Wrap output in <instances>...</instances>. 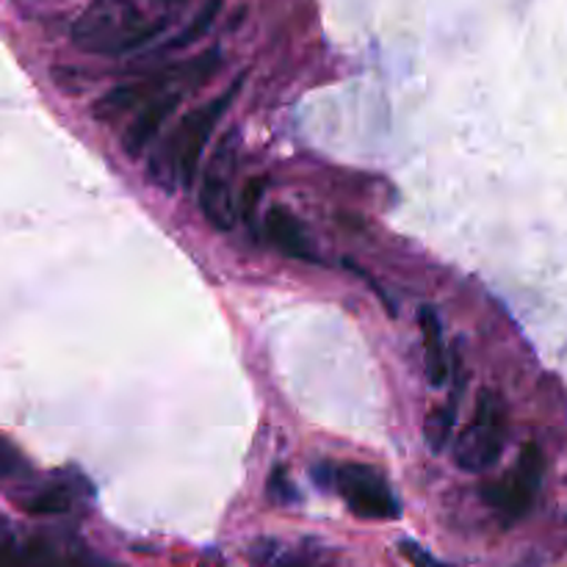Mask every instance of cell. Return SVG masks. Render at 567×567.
<instances>
[{
	"mask_svg": "<svg viewBox=\"0 0 567 567\" xmlns=\"http://www.w3.org/2000/svg\"><path fill=\"white\" fill-rule=\"evenodd\" d=\"M454 426H457V391L452 393L446 404L435 408L430 413L424 424V437H426V446H430L432 454H441L443 449L452 443L454 437Z\"/></svg>",
	"mask_w": 567,
	"mask_h": 567,
	"instance_id": "9c48e42d",
	"label": "cell"
},
{
	"mask_svg": "<svg viewBox=\"0 0 567 567\" xmlns=\"http://www.w3.org/2000/svg\"><path fill=\"white\" fill-rule=\"evenodd\" d=\"M332 485L343 496L347 507L358 518L365 520H393L402 515L399 498L388 487V482L369 465L349 463L332 474Z\"/></svg>",
	"mask_w": 567,
	"mask_h": 567,
	"instance_id": "8992f818",
	"label": "cell"
},
{
	"mask_svg": "<svg viewBox=\"0 0 567 567\" xmlns=\"http://www.w3.org/2000/svg\"><path fill=\"white\" fill-rule=\"evenodd\" d=\"M419 327L421 338H424V363H426V380L432 388H443L452 377V363H449V349L443 341V327L435 310L430 305L419 310Z\"/></svg>",
	"mask_w": 567,
	"mask_h": 567,
	"instance_id": "ba28073f",
	"label": "cell"
},
{
	"mask_svg": "<svg viewBox=\"0 0 567 567\" xmlns=\"http://www.w3.org/2000/svg\"><path fill=\"white\" fill-rule=\"evenodd\" d=\"M543 471H546V460L537 443H526L518 454L515 468L504 476L496 485L485 487V498L502 518L518 520L535 504L537 491H540Z\"/></svg>",
	"mask_w": 567,
	"mask_h": 567,
	"instance_id": "5b68a950",
	"label": "cell"
},
{
	"mask_svg": "<svg viewBox=\"0 0 567 567\" xmlns=\"http://www.w3.org/2000/svg\"><path fill=\"white\" fill-rule=\"evenodd\" d=\"M53 567H83V565H53Z\"/></svg>",
	"mask_w": 567,
	"mask_h": 567,
	"instance_id": "5bb4252c",
	"label": "cell"
},
{
	"mask_svg": "<svg viewBox=\"0 0 567 567\" xmlns=\"http://www.w3.org/2000/svg\"><path fill=\"white\" fill-rule=\"evenodd\" d=\"M70 504L72 496L66 487H48V491L37 493V496L25 504V509L31 515H61L70 509Z\"/></svg>",
	"mask_w": 567,
	"mask_h": 567,
	"instance_id": "30bf717a",
	"label": "cell"
},
{
	"mask_svg": "<svg viewBox=\"0 0 567 567\" xmlns=\"http://www.w3.org/2000/svg\"><path fill=\"white\" fill-rule=\"evenodd\" d=\"M164 31L133 0H92L72 25V42L92 55H125Z\"/></svg>",
	"mask_w": 567,
	"mask_h": 567,
	"instance_id": "7a4b0ae2",
	"label": "cell"
},
{
	"mask_svg": "<svg viewBox=\"0 0 567 567\" xmlns=\"http://www.w3.org/2000/svg\"><path fill=\"white\" fill-rule=\"evenodd\" d=\"M264 192H266V181H249L247 186H244V192L238 194V203H236L241 219H247V221L255 219V214H258V203H260V197H264Z\"/></svg>",
	"mask_w": 567,
	"mask_h": 567,
	"instance_id": "7c38bea8",
	"label": "cell"
},
{
	"mask_svg": "<svg viewBox=\"0 0 567 567\" xmlns=\"http://www.w3.org/2000/svg\"><path fill=\"white\" fill-rule=\"evenodd\" d=\"M219 0H210L208 6H205L203 11H199L197 17H194V22L192 25L186 28V31L181 33V37H177V42H175V48H186V44H192L194 39H199L203 37L205 31H208L210 25H214V20H216V14H219Z\"/></svg>",
	"mask_w": 567,
	"mask_h": 567,
	"instance_id": "8fae6325",
	"label": "cell"
},
{
	"mask_svg": "<svg viewBox=\"0 0 567 567\" xmlns=\"http://www.w3.org/2000/svg\"><path fill=\"white\" fill-rule=\"evenodd\" d=\"M241 81L244 78H236L219 97L208 100L205 105L194 109L192 114L183 116L181 125L172 131V136H166L164 144L155 150L153 161H150V175L158 186H164L166 192L177 186L192 188L205 147H208L216 125L227 114L236 94L241 92Z\"/></svg>",
	"mask_w": 567,
	"mask_h": 567,
	"instance_id": "6da1fadb",
	"label": "cell"
},
{
	"mask_svg": "<svg viewBox=\"0 0 567 567\" xmlns=\"http://www.w3.org/2000/svg\"><path fill=\"white\" fill-rule=\"evenodd\" d=\"M233 172H236V133H227L216 153L205 166L199 186V208L214 230L230 233L236 225V194H233Z\"/></svg>",
	"mask_w": 567,
	"mask_h": 567,
	"instance_id": "277c9868",
	"label": "cell"
},
{
	"mask_svg": "<svg viewBox=\"0 0 567 567\" xmlns=\"http://www.w3.org/2000/svg\"><path fill=\"white\" fill-rule=\"evenodd\" d=\"M507 446V404L496 391H482L471 424L454 441V463L465 474H485Z\"/></svg>",
	"mask_w": 567,
	"mask_h": 567,
	"instance_id": "3957f363",
	"label": "cell"
},
{
	"mask_svg": "<svg viewBox=\"0 0 567 567\" xmlns=\"http://www.w3.org/2000/svg\"><path fill=\"white\" fill-rule=\"evenodd\" d=\"M286 567H299V565H286Z\"/></svg>",
	"mask_w": 567,
	"mask_h": 567,
	"instance_id": "9a60e30c",
	"label": "cell"
},
{
	"mask_svg": "<svg viewBox=\"0 0 567 567\" xmlns=\"http://www.w3.org/2000/svg\"><path fill=\"white\" fill-rule=\"evenodd\" d=\"M264 227L269 241L275 244L282 255H288V258L293 260H305V264H316V252L313 247H310L308 233H305V227L299 225V219L291 210L275 205V208H269V214H266Z\"/></svg>",
	"mask_w": 567,
	"mask_h": 567,
	"instance_id": "52a82bcc",
	"label": "cell"
},
{
	"mask_svg": "<svg viewBox=\"0 0 567 567\" xmlns=\"http://www.w3.org/2000/svg\"><path fill=\"white\" fill-rule=\"evenodd\" d=\"M399 548H402V554L408 557V563L413 567H452V565L441 563L437 557H432L424 546H419V543H413V540H404Z\"/></svg>",
	"mask_w": 567,
	"mask_h": 567,
	"instance_id": "4fadbf2b",
	"label": "cell"
}]
</instances>
